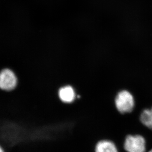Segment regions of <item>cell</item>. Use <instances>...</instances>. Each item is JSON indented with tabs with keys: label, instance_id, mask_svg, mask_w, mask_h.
<instances>
[{
	"label": "cell",
	"instance_id": "cell-1",
	"mask_svg": "<svg viewBox=\"0 0 152 152\" xmlns=\"http://www.w3.org/2000/svg\"><path fill=\"white\" fill-rule=\"evenodd\" d=\"M115 107L121 114L131 113L135 106L134 96L128 90H123L118 92L114 99Z\"/></svg>",
	"mask_w": 152,
	"mask_h": 152
},
{
	"label": "cell",
	"instance_id": "cell-7",
	"mask_svg": "<svg viewBox=\"0 0 152 152\" xmlns=\"http://www.w3.org/2000/svg\"><path fill=\"white\" fill-rule=\"evenodd\" d=\"M0 152H6L4 149L1 146H0Z\"/></svg>",
	"mask_w": 152,
	"mask_h": 152
},
{
	"label": "cell",
	"instance_id": "cell-8",
	"mask_svg": "<svg viewBox=\"0 0 152 152\" xmlns=\"http://www.w3.org/2000/svg\"><path fill=\"white\" fill-rule=\"evenodd\" d=\"M148 152H152V149L151 150H150V151H149Z\"/></svg>",
	"mask_w": 152,
	"mask_h": 152
},
{
	"label": "cell",
	"instance_id": "cell-6",
	"mask_svg": "<svg viewBox=\"0 0 152 152\" xmlns=\"http://www.w3.org/2000/svg\"><path fill=\"white\" fill-rule=\"evenodd\" d=\"M140 121L147 128L152 129V107L142 111L140 115Z\"/></svg>",
	"mask_w": 152,
	"mask_h": 152
},
{
	"label": "cell",
	"instance_id": "cell-5",
	"mask_svg": "<svg viewBox=\"0 0 152 152\" xmlns=\"http://www.w3.org/2000/svg\"><path fill=\"white\" fill-rule=\"evenodd\" d=\"M95 152H119L116 145L113 141L103 139L98 141L94 148Z\"/></svg>",
	"mask_w": 152,
	"mask_h": 152
},
{
	"label": "cell",
	"instance_id": "cell-3",
	"mask_svg": "<svg viewBox=\"0 0 152 152\" xmlns=\"http://www.w3.org/2000/svg\"><path fill=\"white\" fill-rule=\"evenodd\" d=\"M17 78L12 71L5 69L2 70L0 75V88L4 92H10L16 89Z\"/></svg>",
	"mask_w": 152,
	"mask_h": 152
},
{
	"label": "cell",
	"instance_id": "cell-4",
	"mask_svg": "<svg viewBox=\"0 0 152 152\" xmlns=\"http://www.w3.org/2000/svg\"><path fill=\"white\" fill-rule=\"evenodd\" d=\"M76 92L71 85H65L59 88L57 91L58 97L62 103L72 104L76 99Z\"/></svg>",
	"mask_w": 152,
	"mask_h": 152
},
{
	"label": "cell",
	"instance_id": "cell-2",
	"mask_svg": "<svg viewBox=\"0 0 152 152\" xmlns=\"http://www.w3.org/2000/svg\"><path fill=\"white\" fill-rule=\"evenodd\" d=\"M124 147L127 152H145L146 142L142 135L129 134L125 138Z\"/></svg>",
	"mask_w": 152,
	"mask_h": 152
}]
</instances>
